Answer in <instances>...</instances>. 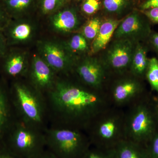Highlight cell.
Listing matches in <instances>:
<instances>
[{
  "mask_svg": "<svg viewBox=\"0 0 158 158\" xmlns=\"http://www.w3.org/2000/svg\"><path fill=\"white\" fill-rule=\"evenodd\" d=\"M49 121L85 131L94 118L112 106L107 93L57 79L45 94Z\"/></svg>",
  "mask_w": 158,
  "mask_h": 158,
  "instance_id": "cell-1",
  "label": "cell"
},
{
  "mask_svg": "<svg viewBox=\"0 0 158 158\" xmlns=\"http://www.w3.org/2000/svg\"><path fill=\"white\" fill-rule=\"evenodd\" d=\"M127 107L124 111L125 139L146 146L158 131L151 95L144 94Z\"/></svg>",
  "mask_w": 158,
  "mask_h": 158,
  "instance_id": "cell-2",
  "label": "cell"
},
{
  "mask_svg": "<svg viewBox=\"0 0 158 158\" xmlns=\"http://www.w3.org/2000/svg\"><path fill=\"white\" fill-rule=\"evenodd\" d=\"M15 115L23 121L45 128L49 123L45 96L30 85L15 82L10 93Z\"/></svg>",
  "mask_w": 158,
  "mask_h": 158,
  "instance_id": "cell-3",
  "label": "cell"
},
{
  "mask_svg": "<svg viewBox=\"0 0 158 158\" xmlns=\"http://www.w3.org/2000/svg\"><path fill=\"white\" fill-rule=\"evenodd\" d=\"M50 124L44 129L47 148L59 158H82L91 144L86 132L72 127Z\"/></svg>",
  "mask_w": 158,
  "mask_h": 158,
  "instance_id": "cell-4",
  "label": "cell"
},
{
  "mask_svg": "<svg viewBox=\"0 0 158 158\" xmlns=\"http://www.w3.org/2000/svg\"><path fill=\"white\" fill-rule=\"evenodd\" d=\"M124 111L111 106L99 113L85 130L90 143L104 149H113L125 139Z\"/></svg>",
  "mask_w": 158,
  "mask_h": 158,
  "instance_id": "cell-5",
  "label": "cell"
},
{
  "mask_svg": "<svg viewBox=\"0 0 158 158\" xmlns=\"http://www.w3.org/2000/svg\"><path fill=\"white\" fill-rule=\"evenodd\" d=\"M44 129L16 118L3 141L20 158H32L47 148Z\"/></svg>",
  "mask_w": 158,
  "mask_h": 158,
  "instance_id": "cell-6",
  "label": "cell"
},
{
  "mask_svg": "<svg viewBox=\"0 0 158 158\" xmlns=\"http://www.w3.org/2000/svg\"><path fill=\"white\" fill-rule=\"evenodd\" d=\"M132 77L119 79L114 84L110 93H107L111 105L120 108L129 105L146 94L138 79Z\"/></svg>",
  "mask_w": 158,
  "mask_h": 158,
  "instance_id": "cell-7",
  "label": "cell"
},
{
  "mask_svg": "<svg viewBox=\"0 0 158 158\" xmlns=\"http://www.w3.org/2000/svg\"><path fill=\"white\" fill-rule=\"evenodd\" d=\"M132 42L128 39H118L113 43L107 55V66L118 74L124 73L131 66L134 54Z\"/></svg>",
  "mask_w": 158,
  "mask_h": 158,
  "instance_id": "cell-8",
  "label": "cell"
},
{
  "mask_svg": "<svg viewBox=\"0 0 158 158\" xmlns=\"http://www.w3.org/2000/svg\"><path fill=\"white\" fill-rule=\"evenodd\" d=\"M106 69L98 60L88 58L77 66L76 72L84 85L94 90H102Z\"/></svg>",
  "mask_w": 158,
  "mask_h": 158,
  "instance_id": "cell-9",
  "label": "cell"
},
{
  "mask_svg": "<svg viewBox=\"0 0 158 158\" xmlns=\"http://www.w3.org/2000/svg\"><path fill=\"white\" fill-rule=\"evenodd\" d=\"M56 73L43 58L34 56L30 69V83L37 90L45 95L56 81Z\"/></svg>",
  "mask_w": 158,
  "mask_h": 158,
  "instance_id": "cell-10",
  "label": "cell"
},
{
  "mask_svg": "<svg viewBox=\"0 0 158 158\" xmlns=\"http://www.w3.org/2000/svg\"><path fill=\"white\" fill-rule=\"evenodd\" d=\"M43 59L56 73L68 72L71 69L70 60L62 47L52 42H45L41 46Z\"/></svg>",
  "mask_w": 158,
  "mask_h": 158,
  "instance_id": "cell-11",
  "label": "cell"
},
{
  "mask_svg": "<svg viewBox=\"0 0 158 158\" xmlns=\"http://www.w3.org/2000/svg\"><path fill=\"white\" fill-rule=\"evenodd\" d=\"M148 27L137 13H133L121 22L114 33L116 39L131 40L143 37Z\"/></svg>",
  "mask_w": 158,
  "mask_h": 158,
  "instance_id": "cell-12",
  "label": "cell"
},
{
  "mask_svg": "<svg viewBox=\"0 0 158 158\" xmlns=\"http://www.w3.org/2000/svg\"><path fill=\"white\" fill-rule=\"evenodd\" d=\"M16 117L10 93L0 83V141Z\"/></svg>",
  "mask_w": 158,
  "mask_h": 158,
  "instance_id": "cell-13",
  "label": "cell"
},
{
  "mask_svg": "<svg viewBox=\"0 0 158 158\" xmlns=\"http://www.w3.org/2000/svg\"><path fill=\"white\" fill-rule=\"evenodd\" d=\"M115 158H150L146 145L124 139L113 148Z\"/></svg>",
  "mask_w": 158,
  "mask_h": 158,
  "instance_id": "cell-14",
  "label": "cell"
},
{
  "mask_svg": "<svg viewBox=\"0 0 158 158\" xmlns=\"http://www.w3.org/2000/svg\"><path fill=\"white\" fill-rule=\"evenodd\" d=\"M120 22V20L108 19L101 24L91 45L92 52L95 53L105 48Z\"/></svg>",
  "mask_w": 158,
  "mask_h": 158,
  "instance_id": "cell-15",
  "label": "cell"
},
{
  "mask_svg": "<svg viewBox=\"0 0 158 158\" xmlns=\"http://www.w3.org/2000/svg\"><path fill=\"white\" fill-rule=\"evenodd\" d=\"M4 69L7 75L14 78L26 75L27 67L24 55L20 53L9 55L5 61Z\"/></svg>",
  "mask_w": 158,
  "mask_h": 158,
  "instance_id": "cell-16",
  "label": "cell"
},
{
  "mask_svg": "<svg viewBox=\"0 0 158 158\" xmlns=\"http://www.w3.org/2000/svg\"><path fill=\"white\" fill-rule=\"evenodd\" d=\"M52 23L56 31L68 32L76 28L79 22L76 14L73 11L65 10L59 11L54 15Z\"/></svg>",
  "mask_w": 158,
  "mask_h": 158,
  "instance_id": "cell-17",
  "label": "cell"
},
{
  "mask_svg": "<svg viewBox=\"0 0 158 158\" xmlns=\"http://www.w3.org/2000/svg\"><path fill=\"white\" fill-rule=\"evenodd\" d=\"M148 62L145 49L138 45L133 54L130 67L131 73L139 78L145 76Z\"/></svg>",
  "mask_w": 158,
  "mask_h": 158,
  "instance_id": "cell-18",
  "label": "cell"
},
{
  "mask_svg": "<svg viewBox=\"0 0 158 158\" xmlns=\"http://www.w3.org/2000/svg\"><path fill=\"white\" fill-rule=\"evenodd\" d=\"M32 32L33 28L30 24L16 23L10 27L8 31V37L13 43L24 42L30 38Z\"/></svg>",
  "mask_w": 158,
  "mask_h": 158,
  "instance_id": "cell-19",
  "label": "cell"
},
{
  "mask_svg": "<svg viewBox=\"0 0 158 158\" xmlns=\"http://www.w3.org/2000/svg\"><path fill=\"white\" fill-rule=\"evenodd\" d=\"M145 77L152 89L158 94V60L156 58L149 60Z\"/></svg>",
  "mask_w": 158,
  "mask_h": 158,
  "instance_id": "cell-20",
  "label": "cell"
},
{
  "mask_svg": "<svg viewBox=\"0 0 158 158\" xmlns=\"http://www.w3.org/2000/svg\"><path fill=\"white\" fill-rule=\"evenodd\" d=\"M32 2V0H5V5L7 11L15 14L28 9Z\"/></svg>",
  "mask_w": 158,
  "mask_h": 158,
  "instance_id": "cell-21",
  "label": "cell"
},
{
  "mask_svg": "<svg viewBox=\"0 0 158 158\" xmlns=\"http://www.w3.org/2000/svg\"><path fill=\"white\" fill-rule=\"evenodd\" d=\"M101 24L98 18H94L90 19L83 28V36L87 39H94L98 34Z\"/></svg>",
  "mask_w": 158,
  "mask_h": 158,
  "instance_id": "cell-22",
  "label": "cell"
},
{
  "mask_svg": "<svg viewBox=\"0 0 158 158\" xmlns=\"http://www.w3.org/2000/svg\"><path fill=\"white\" fill-rule=\"evenodd\" d=\"M82 158H115L113 149H107L96 147L95 149L90 148L85 153Z\"/></svg>",
  "mask_w": 158,
  "mask_h": 158,
  "instance_id": "cell-23",
  "label": "cell"
},
{
  "mask_svg": "<svg viewBox=\"0 0 158 158\" xmlns=\"http://www.w3.org/2000/svg\"><path fill=\"white\" fill-rule=\"evenodd\" d=\"M69 46L74 52H84L88 48L87 40L82 34H76L72 37L69 42Z\"/></svg>",
  "mask_w": 158,
  "mask_h": 158,
  "instance_id": "cell-24",
  "label": "cell"
},
{
  "mask_svg": "<svg viewBox=\"0 0 158 158\" xmlns=\"http://www.w3.org/2000/svg\"><path fill=\"white\" fill-rule=\"evenodd\" d=\"M127 0H103L105 9L111 12H117L123 8Z\"/></svg>",
  "mask_w": 158,
  "mask_h": 158,
  "instance_id": "cell-25",
  "label": "cell"
},
{
  "mask_svg": "<svg viewBox=\"0 0 158 158\" xmlns=\"http://www.w3.org/2000/svg\"><path fill=\"white\" fill-rule=\"evenodd\" d=\"M150 158H158V131L146 145Z\"/></svg>",
  "mask_w": 158,
  "mask_h": 158,
  "instance_id": "cell-26",
  "label": "cell"
},
{
  "mask_svg": "<svg viewBox=\"0 0 158 158\" xmlns=\"http://www.w3.org/2000/svg\"><path fill=\"white\" fill-rule=\"evenodd\" d=\"M61 0H41L42 10L45 14L53 12L58 8Z\"/></svg>",
  "mask_w": 158,
  "mask_h": 158,
  "instance_id": "cell-27",
  "label": "cell"
},
{
  "mask_svg": "<svg viewBox=\"0 0 158 158\" xmlns=\"http://www.w3.org/2000/svg\"><path fill=\"white\" fill-rule=\"evenodd\" d=\"M99 7V0H85L82 6V10L86 14L91 15L96 12Z\"/></svg>",
  "mask_w": 158,
  "mask_h": 158,
  "instance_id": "cell-28",
  "label": "cell"
},
{
  "mask_svg": "<svg viewBox=\"0 0 158 158\" xmlns=\"http://www.w3.org/2000/svg\"><path fill=\"white\" fill-rule=\"evenodd\" d=\"M0 158H20L6 146L3 141H0Z\"/></svg>",
  "mask_w": 158,
  "mask_h": 158,
  "instance_id": "cell-29",
  "label": "cell"
},
{
  "mask_svg": "<svg viewBox=\"0 0 158 158\" xmlns=\"http://www.w3.org/2000/svg\"><path fill=\"white\" fill-rule=\"evenodd\" d=\"M9 24L6 12L0 8V32L7 27Z\"/></svg>",
  "mask_w": 158,
  "mask_h": 158,
  "instance_id": "cell-30",
  "label": "cell"
},
{
  "mask_svg": "<svg viewBox=\"0 0 158 158\" xmlns=\"http://www.w3.org/2000/svg\"><path fill=\"white\" fill-rule=\"evenodd\" d=\"M145 14L153 22L158 23V8L148 9Z\"/></svg>",
  "mask_w": 158,
  "mask_h": 158,
  "instance_id": "cell-31",
  "label": "cell"
},
{
  "mask_svg": "<svg viewBox=\"0 0 158 158\" xmlns=\"http://www.w3.org/2000/svg\"><path fill=\"white\" fill-rule=\"evenodd\" d=\"M7 42L6 37L3 35L2 32H0V57L6 53Z\"/></svg>",
  "mask_w": 158,
  "mask_h": 158,
  "instance_id": "cell-32",
  "label": "cell"
},
{
  "mask_svg": "<svg viewBox=\"0 0 158 158\" xmlns=\"http://www.w3.org/2000/svg\"><path fill=\"white\" fill-rule=\"evenodd\" d=\"M32 158H59L51 151L46 148L44 151L39 154Z\"/></svg>",
  "mask_w": 158,
  "mask_h": 158,
  "instance_id": "cell-33",
  "label": "cell"
},
{
  "mask_svg": "<svg viewBox=\"0 0 158 158\" xmlns=\"http://www.w3.org/2000/svg\"><path fill=\"white\" fill-rule=\"evenodd\" d=\"M155 8H158V0H147L142 6L143 9Z\"/></svg>",
  "mask_w": 158,
  "mask_h": 158,
  "instance_id": "cell-34",
  "label": "cell"
},
{
  "mask_svg": "<svg viewBox=\"0 0 158 158\" xmlns=\"http://www.w3.org/2000/svg\"><path fill=\"white\" fill-rule=\"evenodd\" d=\"M151 100L153 106L158 118V94L156 95H151Z\"/></svg>",
  "mask_w": 158,
  "mask_h": 158,
  "instance_id": "cell-35",
  "label": "cell"
},
{
  "mask_svg": "<svg viewBox=\"0 0 158 158\" xmlns=\"http://www.w3.org/2000/svg\"><path fill=\"white\" fill-rule=\"evenodd\" d=\"M152 42L156 48L158 50V34H154L152 36Z\"/></svg>",
  "mask_w": 158,
  "mask_h": 158,
  "instance_id": "cell-36",
  "label": "cell"
}]
</instances>
